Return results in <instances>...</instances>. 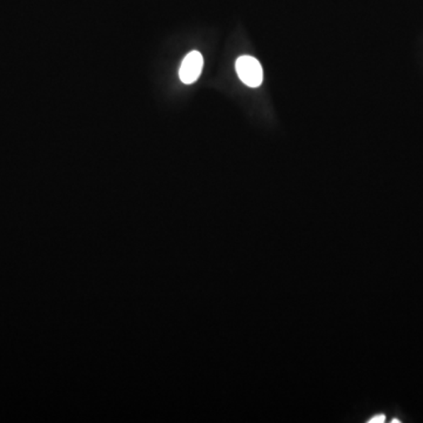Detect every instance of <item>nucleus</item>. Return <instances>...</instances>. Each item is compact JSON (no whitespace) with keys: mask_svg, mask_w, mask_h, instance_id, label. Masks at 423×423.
<instances>
[{"mask_svg":"<svg viewBox=\"0 0 423 423\" xmlns=\"http://www.w3.org/2000/svg\"><path fill=\"white\" fill-rule=\"evenodd\" d=\"M236 70L240 80L248 87H259L263 84V72L261 64L251 55H243L238 58Z\"/></svg>","mask_w":423,"mask_h":423,"instance_id":"f257e3e1","label":"nucleus"},{"mask_svg":"<svg viewBox=\"0 0 423 423\" xmlns=\"http://www.w3.org/2000/svg\"><path fill=\"white\" fill-rule=\"evenodd\" d=\"M204 59L200 52L192 51L185 57L184 62L181 64L179 77L184 84H193L198 80L202 75Z\"/></svg>","mask_w":423,"mask_h":423,"instance_id":"f03ea898","label":"nucleus"},{"mask_svg":"<svg viewBox=\"0 0 423 423\" xmlns=\"http://www.w3.org/2000/svg\"><path fill=\"white\" fill-rule=\"evenodd\" d=\"M386 422V415H383V414H379V415H375V417H372L370 420L368 421V423H383Z\"/></svg>","mask_w":423,"mask_h":423,"instance_id":"7ed1b4c3","label":"nucleus"}]
</instances>
